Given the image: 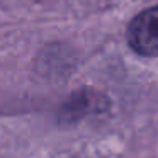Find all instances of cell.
Instances as JSON below:
<instances>
[{
	"instance_id": "obj_1",
	"label": "cell",
	"mask_w": 158,
	"mask_h": 158,
	"mask_svg": "<svg viewBox=\"0 0 158 158\" xmlns=\"http://www.w3.org/2000/svg\"><path fill=\"white\" fill-rule=\"evenodd\" d=\"M129 48L141 56H158V4L136 15L126 31Z\"/></svg>"
},
{
	"instance_id": "obj_2",
	"label": "cell",
	"mask_w": 158,
	"mask_h": 158,
	"mask_svg": "<svg viewBox=\"0 0 158 158\" xmlns=\"http://www.w3.org/2000/svg\"><path fill=\"white\" fill-rule=\"evenodd\" d=\"M102 99L100 95L94 92H89V90H82V92H77L63 104L61 107V119L66 121H75L80 119L82 116L90 112H95V110L102 109Z\"/></svg>"
}]
</instances>
